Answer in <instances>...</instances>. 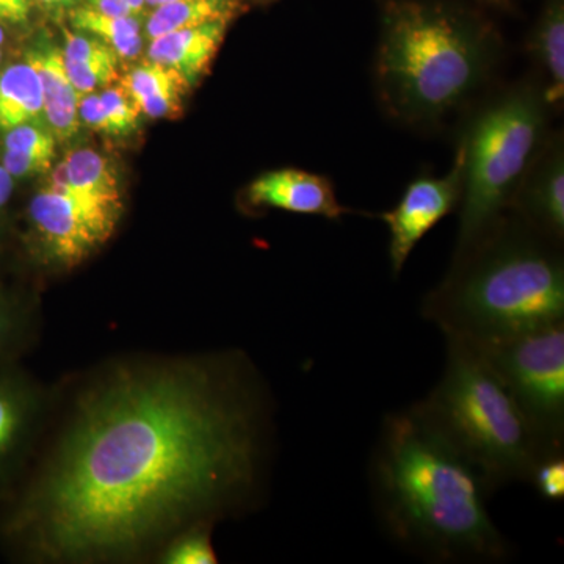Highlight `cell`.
I'll list each match as a JSON object with an SVG mask.
<instances>
[{"label": "cell", "mask_w": 564, "mask_h": 564, "mask_svg": "<svg viewBox=\"0 0 564 564\" xmlns=\"http://www.w3.org/2000/svg\"><path fill=\"white\" fill-rule=\"evenodd\" d=\"M378 524L397 547L432 563L507 562L480 474L413 408L383 419L369 467Z\"/></svg>", "instance_id": "2"}, {"label": "cell", "mask_w": 564, "mask_h": 564, "mask_svg": "<svg viewBox=\"0 0 564 564\" xmlns=\"http://www.w3.org/2000/svg\"><path fill=\"white\" fill-rule=\"evenodd\" d=\"M530 54L540 66L549 104L558 106L564 95V0H549L530 40Z\"/></svg>", "instance_id": "17"}, {"label": "cell", "mask_w": 564, "mask_h": 564, "mask_svg": "<svg viewBox=\"0 0 564 564\" xmlns=\"http://www.w3.org/2000/svg\"><path fill=\"white\" fill-rule=\"evenodd\" d=\"M174 2V0H147V6L150 7H161L165 6V3Z\"/></svg>", "instance_id": "33"}, {"label": "cell", "mask_w": 564, "mask_h": 564, "mask_svg": "<svg viewBox=\"0 0 564 564\" xmlns=\"http://www.w3.org/2000/svg\"><path fill=\"white\" fill-rule=\"evenodd\" d=\"M33 63L43 87V115L55 140H69L79 131V93L70 84L63 62L62 50L51 43H41L31 51Z\"/></svg>", "instance_id": "13"}, {"label": "cell", "mask_w": 564, "mask_h": 564, "mask_svg": "<svg viewBox=\"0 0 564 564\" xmlns=\"http://www.w3.org/2000/svg\"><path fill=\"white\" fill-rule=\"evenodd\" d=\"M551 110L541 80L525 79L474 111L458 141L464 187L454 254L510 209L522 177L547 140Z\"/></svg>", "instance_id": "6"}, {"label": "cell", "mask_w": 564, "mask_h": 564, "mask_svg": "<svg viewBox=\"0 0 564 564\" xmlns=\"http://www.w3.org/2000/svg\"><path fill=\"white\" fill-rule=\"evenodd\" d=\"M169 564H215L218 563L210 533L206 525L195 527L176 538L162 556Z\"/></svg>", "instance_id": "21"}, {"label": "cell", "mask_w": 564, "mask_h": 564, "mask_svg": "<svg viewBox=\"0 0 564 564\" xmlns=\"http://www.w3.org/2000/svg\"><path fill=\"white\" fill-rule=\"evenodd\" d=\"M120 85L131 96L140 113L150 118L176 115L180 111L181 95L188 88L172 69L151 61L124 74Z\"/></svg>", "instance_id": "16"}, {"label": "cell", "mask_w": 564, "mask_h": 564, "mask_svg": "<svg viewBox=\"0 0 564 564\" xmlns=\"http://www.w3.org/2000/svg\"><path fill=\"white\" fill-rule=\"evenodd\" d=\"M231 361L147 370L93 393L7 532L47 558L128 555L258 480L261 414Z\"/></svg>", "instance_id": "1"}, {"label": "cell", "mask_w": 564, "mask_h": 564, "mask_svg": "<svg viewBox=\"0 0 564 564\" xmlns=\"http://www.w3.org/2000/svg\"><path fill=\"white\" fill-rule=\"evenodd\" d=\"M242 11L240 0H174L155 7L144 25V35L152 41L165 33L195 28L215 20H234Z\"/></svg>", "instance_id": "19"}, {"label": "cell", "mask_w": 564, "mask_h": 564, "mask_svg": "<svg viewBox=\"0 0 564 564\" xmlns=\"http://www.w3.org/2000/svg\"><path fill=\"white\" fill-rule=\"evenodd\" d=\"M99 96H101L104 109H106L107 117H109L117 135H126V133L137 129L140 110L137 109L131 96L126 93L121 85H118V87L109 85V87L102 88Z\"/></svg>", "instance_id": "24"}, {"label": "cell", "mask_w": 564, "mask_h": 564, "mask_svg": "<svg viewBox=\"0 0 564 564\" xmlns=\"http://www.w3.org/2000/svg\"><path fill=\"white\" fill-rule=\"evenodd\" d=\"M36 2H40L41 6L52 7V9H55V7L69 6V3H73L74 0H36Z\"/></svg>", "instance_id": "32"}, {"label": "cell", "mask_w": 564, "mask_h": 564, "mask_svg": "<svg viewBox=\"0 0 564 564\" xmlns=\"http://www.w3.org/2000/svg\"><path fill=\"white\" fill-rule=\"evenodd\" d=\"M69 20L77 32L101 40L124 61H133L143 50L144 39L135 17H110L91 7H80L70 13Z\"/></svg>", "instance_id": "20"}, {"label": "cell", "mask_w": 564, "mask_h": 564, "mask_svg": "<svg viewBox=\"0 0 564 564\" xmlns=\"http://www.w3.org/2000/svg\"><path fill=\"white\" fill-rule=\"evenodd\" d=\"M6 41V33H3L2 24H0V61H2V44Z\"/></svg>", "instance_id": "34"}, {"label": "cell", "mask_w": 564, "mask_h": 564, "mask_svg": "<svg viewBox=\"0 0 564 564\" xmlns=\"http://www.w3.org/2000/svg\"><path fill=\"white\" fill-rule=\"evenodd\" d=\"M51 165L52 161L50 159L20 154V152H3L2 166L11 177H25L44 173L51 169Z\"/></svg>", "instance_id": "27"}, {"label": "cell", "mask_w": 564, "mask_h": 564, "mask_svg": "<svg viewBox=\"0 0 564 564\" xmlns=\"http://www.w3.org/2000/svg\"><path fill=\"white\" fill-rule=\"evenodd\" d=\"M31 14V0H0V21L22 24Z\"/></svg>", "instance_id": "28"}, {"label": "cell", "mask_w": 564, "mask_h": 564, "mask_svg": "<svg viewBox=\"0 0 564 564\" xmlns=\"http://www.w3.org/2000/svg\"><path fill=\"white\" fill-rule=\"evenodd\" d=\"M421 314L445 337L475 347L564 322L563 245L505 214L454 254Z\"/></svg>", "instance_id": "3"}, {"label": "cell", "mask_w": 564, "mask_h": 564, "mask_svg": "<svg viewBox=\"0 0 564 564\" xmlns=\"http://www.w3.org/2000/svg\"><path fill=\"white\" fill-rule=\"evenodd\" d=\"M445 340L443 377L411 408L480 474L492 496L529 484L536 464L554 452L538 440L484 355L456 337Z\"/></svg>", "instance_id": "5"}, {"label": "cell", "mask_w": 564, "mask_h": 564, "mask_svg": "<svg viewBox=\"0 0 564 564\" xmlns=\"http://www.w3.org/2000/svg\"><path fill=\"white\" fill-rule=\"evenodd\" d=\"M11 192H13V177L0 165V212L9 203Z\"/></svg>", "instance_id": "30"}, {"label": "cell", "mask_w": 564, "mask_h": 564, "mask_svg": "<svg viewBox=\"0 0 564 564\" xmlns=\"http://www.w3.org/2000/svg\"><path fill=\"white\" fill-rule=\"evenodd\" d=\"M128 2L135 18L139 17L140 13H143L144 7H147V0H128Z\"/></svg>", "instance_id": "31"}, {"label": "cell", "mask_w": 564, "mask_h": 564, "mask_svg": "<svg viewBox=\"0 0 564 564\" xmlns=\"http://www.w3.org/2000/svg\"><path fill=\"white\" fill-rule=\"evenodd\" d=\"M475 348L544 447L564 452V322Z\"/></svg>", "instance_id": "7"}, {"label": "cell", "mask_w": 564, "mask_h": 564, "mask_svg": "<svg viewBox=\"0 0 564 564\" xmlns=\"http://www.w3.org/2000/svg\"><path fill=\"white\" fill-rule=\"evenodd\" d=\"M507 214L552 242L564 243L563 137L552 133L533 159Z\"/></svg>", "instance_id": "10"}, {"label": "cell", "mask_w": 564, "mask_h": 564, "mask_svg": "<svg viewBox=\"0 0 564 564\" xmlns=\"http://www.w3.org/2000/svg\"><path fill=\"white\" fill-rule=\"evenodd\" d=\"M43 106L39 70L29 58L0 74V129L10 131L36 120Z\"/></svg>", "instance_id": "18"}, {"label": "cell", "mask_w": 564, "mask_h": 564, "mask_svg": "<svg viewBox=\"0 0 564 564\" xmlns=\"http://www.w3.org/2000/svg\"><path fill=\"white\" fill-rule=\"evenodd\" d=\"M529 484L545 502H562L564 499V452L544 456L534 467Z\"/></svg>", "instance_id": "23"}, {"label": "cell", "mask_w": 564, "mask_h": 564, "mask_svg": "<svg viewBox=\"0 0 564 564\" xmlns=\"http://www.w3.org/2000/svg\"><path fill=\"white\" fill-rule=\"evenodd\" d=\"M231 20L204 22L152 40L148 61L172 69L191 88L207 73L228 32Z\"/></svg>", "instance_id": "12"}, {"label": "cell", "mask_w": 564, "mask_h": 564, "mask_svg": "<svg viewBox=\"0 0 564 564\" xmlns=\"http://www.w3.org/2000/svg\"><path fill=\"white\" fill-rule=\"evenodd\" d=\"M93 10L110 17H133L128 0H88Z\"/></svg>", "instance_id": "29"}, {"label": "cell", "mask_w": 564, "mask_h": 564, "mask_svg": "<svg viewBox=\"0 0 564 564\" xmlns=\"http://www.w3.org/2000/svg\"><path fill=\"white\" fill-rule=\"evenodd\" d=\"M77 109H79L80 121L85 122L93 131L106 133V135H117L109 117H107V111L104 109L99 93L93 91L80 95Z\"/></svg>", "instance_id": "26"}, {"label": "cell", "mask_w": 564, "mask_h": 564, "mask_svg": "<svg viewBox=\"0 0 564 564\" xmlns=\"http://www.w3.org/2000/svg\"><path fill=\"white\" fill-rule=\"evenodd\" d=\"M500 40L474 11L440 0H388L375 87L389 117L433 126L473 101L491 79Z\"/></svg>", "instance_id": "4"}, {"label": "cell", "mask_w": 564, "mask_h": 564, "mask_svg": "<svg viewBox=\"0 0 564 564\" xmlns=\"http://www.w3.org/2000/svg\"><path fill=\"white\" fill-rule=\"evenodd\" d=\"M54 133L50 129L40 128L33 122L17 126L7 131L6 151L20 152V154L35 155V158L54 159L55 154Z\"/></svg>", "instance_id": "22"}, {"label": "cell", "mask_w": 564, "mask_h": 564, "mask_svg": "<svg viewBox=\"0 0 564 564\" xmlns=\"http://www.w3.org/2000/svg\"><path fill=\"white\" fill-rule=\"evenodd\" d=\"M121 202L41 188L29 207L33 237L47 261L74 267L90 258L117 229Z\"/></svg>", "instance_id": "8"}, {"label": "cell", "mask_w": 564, "mask_h": 564, "mask_svg": "<svg viewBox=\"0 0 564 564\" xmlns=\"http://www.w3.org/2000/svg\"><path fill=\"white\" fill-rule=\"evenodd\" d=\"M36 393L18 375L0 369V480L9 473L35 421Z\"/></svg>", "instance_id": "14"}, {"label": "cell", "mask_w": 564, "mask_h": 564, "mask_svg": "<svg viewBox=\"0 0 564 564\" xmlns=\"http://www.w3.org/2000/svg\"><path fill=\"white\" fill-rule=\"evenodd\" d=\"M47 187L73 195L121 202L120 180L113 163L88 148L66 155L55 166Z\"/></svg>", "instance_id": "15"}, {"label": "cell", "mask_w": 564, "mask_h": 564, "mask_svg": "<svg viewBox=\"0 0 564 564\" xmlns=\"http://www.w3.org/2000/svg\"><path fill=\"white\" fill-rule=\"evenodd\" d=\"M245 199L256 209H280L340 220L350 209L337 199L333 182L322 174L296 169L267 172L248 185Z\"/></svg>", "instance_id": "11"}, {"label": "cell", "mask_w": 564, "mask_h": 564, "mask_svg": "<svg viewBox=\"0 0 564 564\" xmlns=\"http://www.w3.org/2000/svg\"><path fill=\"white\" fill-rule=\"evenodd\" d=\"M485 2L492 3V6H505L507 0H485Z\"/></svg>", "instance_id": "35"}, {"label": "cell", "mask_w": 564, "mask_h": 564, "mask_svg": "<svg viewBox=\"0 0 564 564\" xmlns=\"http://www.w3.org/2000/svg\"><path fill=\"white\" fill-rule=\"evenodd\" d=\"M464 187V152L456 148L454 165L443 177H417L408 185L399 204L383 212L389 228V261L393 276L402 273L411 252L434 226L458 209Z\"/></svg>", "instance_id": "9"}, {"label": "cell", "mask_w": 564, "mask_h": 564, "mask_svg": "<svg viewBox=\"0 0 564 564\" xmlns=\"http://www.w3.org/2000/svg\"><path fill=\"white\" fill-rule=\"evenodd\" d=\"M24 333V317L18 314L13 304L0 296V369L17 351Z\"/></svg>", "instance_id": "25"}]
</instances>
